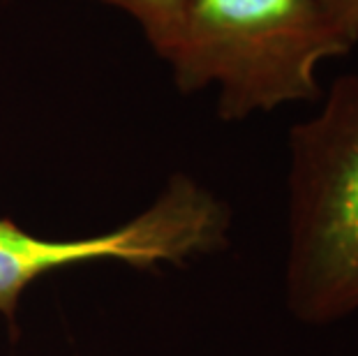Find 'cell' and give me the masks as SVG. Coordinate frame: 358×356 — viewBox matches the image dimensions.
Returning a JSON list of instances; mask_svg holds the SVG:
<instances>
[{
    "label": "cell",
    "mask_w": 358,
    "mask_h": 356,
    "mask_svg": "<svg viewBox=\"0 0 358 356\" xmlns=\"http://www.w3.org/2000/svg\"><path fill=\"white\" fill-rule=\"evenodd\" d=\"M352 49L319 0H192L159 56L180 90L217 86L220 116L241 120L322 97L319 67Z\"/></svg>",
    "instance_id": "1"
},
{
    "label": "cell",
    "mask_w": 358,
    "mask_h": 356,
    "mask_svg": "<svg viewBox=\"0 0 358 356\" xmlns=\"http://www.w3.org/2000/svg\"><path fill=\"white\" fill-rule=\"evenodd\" d=\"M289 192V308L308 324L342 320L358 310V74L292 130Z\"/></svg>",
    "instance_id": "2"
},
{
    "label": "cell",
    "mask_w": 358,
    "mask_h": 356,
    "mask_svg": "<svg viewBox=\"0 0 358 356\" xmlns=\"http://www.w3.org/2000/svg\"><path fill=\"white\" fill-rule=\"evenodd\" d=\"M227 232L224 204L182 173L169 180L146 213L95 238L44 241L0 218V313L14 324L21 292L47 271L104 257L136 269H153L159 262L182 264L192 255L224 248Z\"/></svg>",
    "instance_id": "3"
},
{
    "label": "cell",
    "mask_w": 358,
    "mask_h": 356,
    "mask_svg": "<svg viewBox=\"0 0 358 356\" xmlns=\"http://www.w3.org/2000/svg\"><path fill=\"white\" fill-rule=\"evenodd\" d=\"M102 3L129 14L141 26L157 54H162L176 35L182 14L192 0H102Z\"/></svg>",
    "instance_id": "4"
},
{
    "label": "cell",
    "mask_w": 358,
    "mask_h": 356,
    "mask_svg": "<svg viewBox=\"0 0 358 356\" xmlns=\"http://www.w3.org/2000/svg\"><path fill=\"white\" fill-rule=\"evenodd\" d=\"M354 44L358 42V0H319Z\"/></svg>",
    "instance_id": "5"
}]
</instances>
